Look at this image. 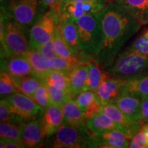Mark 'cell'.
I'll list each match as a JSON object with an SVG mask.
<instances>
[{"label": "cell", "instance_id": "6da1fadb", "mask_svg": "<svg viewBox=\"0 0 148 148\" xmlns=\"http://www.w3.org/2000/svg\"><path fill=\"white\" fill-rule=\"evenodd\" d=\"M103 32V44L94 59L104 69L112 64L130 38L139 30L141 24L113 1H108L98 12Z\"/></svg>", "mask_w": 148, "mask_h": 148}, {"label": "cell", "instance_id": "7a4b0ae2", "mask_svg": "<svg viewBox=\"0 0 148 148\" xmlns=\"http://www.w3.org/2000/svg\"><path fill=\"white\" fill-rule=\"evenodd\" d=\"M77 27L81 58L95 59L103 44V32L97 13L86 14L74 21Z\"/></svg>", "mask_w": 148, "mask_h": 148}, {"label": "cell", "instance_id": "3957f363", "mask_svg": "<svg viewBox=\"0 0 148 148\" xmlns=\"http://www.w3.org/2000/svg\"><path fill=\"white\" fill-rule=\"evenodd\" d=\"M49 7L42 0H5L1 2V11L14 20L24 29L29 30Z\"/></svg>", "mask_w": 148, "mask_h": 148}, {"label": "cell", "instance_id": "277c9868", "mask_svg": "<svg viewBox=\"0 0 148 148\" xmlns=\"http://www.w3.org/2000/svg\"><path fill=\"white\" fill-rule=\"evenodd\" d=\"M21 25L1 11L0 40L1 58L23 54L28 50L29 40Z\"/></svg>", "mask_w": 148, "mask_h": 148}, {"label": "cell", "instance_id": "5b68a950", "mask_svg": "<svg viewBox=\"0 0 148 148\" xmlns=\"http://www.w3.org/2000/svg\"><path fill=\"white\" fill-rule=\"evenodd\" d=\"M103 70L109 76L125 80L148 73V58L126 48Z\"/></svg>", "mask_w": 148, "mask_h": 148}, {"label": "cell", "instance_id": "8992f818", "mask_svg": "<svg viewBox=\"0 0 148 148\" xmlns=\"http://www.w3.org/2000/svg\"><path fill=\"white\" fill-rule=\"evenodd\" d=\"M93 135L86 124L81 127H75L63 123L56 132L49 136L46 147L63 148L92 147Z\"/></svg>", "mask_w": 148, "mask_h": 148}, {"label": "cell", "instance_id": "52a82bcc", "mask_svg": "<svg viewBox=\"0 0 148 148\" xmlns=\"http://www.w3.org/2000/svg\"><path fill=\"white\" fill-rule=\"evenodd\" d=\"M60 16L58 7H50L29 30V46L37 49L45 42L53 39L60 25Z\"/></svg>", "mask_w": 148, "mask_h": 148}, {"label": "cell", "instance_id": "ba28073f", "mask_svg": "<svg viewBox=\"0 0 148 148\" xmlns=\"http://www.w3.org/2000/svg\"><path fill=\"white\" fill-rule=\"evenodd\" d=\"M5 98L11 111L19 116L24 122L41 116L44 109L29 96L16 92Z\"/></svg>", "mask_w": 148, "mask_h": 148}, {"label": "cell", "instance_id": "9c48e42d", "mask_svg": "<svg viewBox=\"0 0 148 148\" xmlns=\"http://www.w3.org/2000/svg\"><path fill=\"white\" fill-rule=\"evenodd\" d=\"M108 1L106 0H91L86 1H62L58 6L60 18L75 21L82 16L95 14L102 10Z\"/></svg>", "mask_w": 148, "mask_h": 148}, {"label": "cell", "instance_id": "30bf717a", "mask_svg": "<svg viewBox=\"0 0 148 148\" xmlns=\"http://www.w3.org/2000/svg\"><path fill=\"white\" fill-rule=\"evenodd\" d=\"M101 112H104L121 127L123 133L130 139L141 129L140 123L133 121L129 119L114 103L103 105Z\"/></svg>", "mask_w": 148, "mask_h": 148}, {"label": "cell", "instance_id": "8fae6325", "mask_svg": "<svg viewBox=\"0 0 148 148\" xmlns=\"http://www.w3.org/2000/svg\"><path fill=\"white\" fill-rule=\"evenodd\" d=\"M1 71L7 72L14 79L34 75L32 66L24 54L1 58Z\"/></svg>", "mask_w": 148, "mask_h": 148}, {"label": "cell", "instance_id": "7c38bea8", "mask_svg": "<svg viewBox=\"0 0 148 148\" xmlns=\"http://www.w3.org/2000/svg\"><path fill=\"white\" fill-rule=\"evenodd\" d=\"M123 80L109 76L103 71L102 79L96 93L97 94L102 104L113 103L119 96L121 95V90Z\"/></svg>", "mask_w": 148, "mask_h": 148}, {"label": "cell", "instance_id": "4fadbf2b", "mask_svg": "<svg viewBox=\"0 0 148 148\" xmlns=\"http://www.w3.org/2000/svg\"><path fill=\"white\" fill-rule=\"evenodd\" d=\"M64 123L62 108L51 104L45 109L41 117L40 125L45 137L52 136Z\"/></svg>", "mask_w": 148, "mask_h": 148}, {"label": "cell", "instance_id": "5bb4252c", "mask_svg": "<svg viewBox=\"0 0 148 148\" xmlns=\"http://www.w3.org/2000/svg\"><path fill=\"white\" fill-rule=\"evenodd\" d=\"M84 112L85 119H90L95 114L101 112L102 104L95 91L90 90H82L75 97L74 99Z\"/></svg>", "mask_w": 148, "mask_h": 148}, {"label": "cell", "instance_id": "9a60e30c", "mask_svg": "<svg viewBox=\"0 0 148 148\" xmlns=\"http://www.w3.org/2000/svg\"><path fill=\"white\" fill-rule=\"evenodd\" d=\"M130 138L119 130H109L97 136H93L92 147H129Z\"/></svg>", "mask_w": 148, "mask_h": 148}, {"label": "cell", "instance_id": "2e32d148", "mask_svg": "<svg viewBox=\"0 0 148 148\" xmlns=\"http://www.w3.org/2000/svg\"><path fill=\"white\" fill-rule=\"evenodd\" d=\"M113 103L129 119L141 123V99L140 98L133 95H121Z\"/></svg>", "mask_w": 148, "mask_h": 148}, {"label": "cell", "instance_id": "e0dca14e", "mask_svg": "<svg viewBox=\"0 0 148 148\" xmlns=\"http://www.w3.org/2000/svg\"><path fill=\"white\" fill-rule=\"evenodd\" d=\"M42 133L40 119H36L24 123L22 132V143L25 147H38L45 138Z\"/></svg>", "mask_w": 148, "mask_h": 148}, {"label": "cell", "instance_id": "ac0fdd59", "mask_svg": "<svg viewBox=\"0 0 148 148\" xmlns=\"http://www.w3.org/2000/svg\"><path fill=\"white\" fill-rule=\"evenodd\" d=\"M85 122L94 136H99L109 130H119L123 132L121 127L103 112H99L92 117L86 119Z\"/></svg>", "mask_w": 148, "mask_h": 148}, {"label": "cell", "instance_id": "d6986e66", "mask_svg": "<svg viewBox=\"0 0 148 148\" xmlns=\"http://www.w3.org/2000/svg\"><path fill=\"white\" fill-rule=\"evenodd\" d=\"M121 95H130L140 98L148 97V73L123 80Z\"/></svg>", "mask_w": 148, "mask_h": 148}, {"label": "cell", "instance_id": "ffe728a7", "mask_svg": "<svg viewBox=\"0 0 148 148\" xmlns=\"http://www.w3.org/2000/svg\"><path fill=\"white\" fill-rule=\"evenodd\" d=\"M141 25L148 24V0H112Z\"/></svg>", "mask_w": 148, "mask_h": 148}, {"label": "cell", "instance_id": "44dd1931", "mask_svg": "<svg viewBox=\"0 0 148 148\" xmlns=\"http://www.w3.org/2000/svg\"><path fill=\"white\" fill-rule=\"evenodd\" d=\"M59 27L60 34L66 45L77 58L81 59L77 30L75 22L66 18H60Z\"/></svg>", "mask_w": 148, "mask_h": 148}, {"label": "cell", "instance_id": "7402d4cb", "mask_svg": "<svg viewBox=\"0 0 148 148\" xmlns=\"http://www.w3.org/2000/svg\"><path fill=\"white\" fill-rule=\"evenodd\" d=\"M64 115V123L75 127L86 125L84 112L77 106L75 100L71 98L61 107Z\"/></svg>", "mask_w": 148, "mask_h": 148}, {"label": "cell", "instance_id": "603a6c76", "mask_svg": "<svg viewBox=\"0 0 148 148\" xmlns=\"http://www.w3.org/2000/svg\"><path fill=\"white\" fill-rule=\"evenodd\" d=\"M88 69H89L88 63V64H82L75 66L71 71L66 73L69 78L72 94L74 97L84 89V84L88 77Z\"/></svg>", "mask_w": 148, "mask_h": 148}, {"label": "cell", "instance_id": "cb8c5ba5", "mask_svg": "<svg viewBox=\"0 0 148 148\" xmlns=\"http://www.w3.org/2000/svg\"><path fill=\"white\" fill-rule=\"evenodd\" d=\"M24 55L26 56L27 60L32 66L34 74L43 80L50 71L47 66V60L42 56L37 49L29 48Z\"/></svg>", "mask_w": 148, "mask_h": 148}, {"label": "cell", "instance_id": "d4e9b609", "mask_svg": "<svg viewBox=\"0 0 148 148\" xmlns=\"http://www.w3.org/2000/svg\"><path fill=\"white\" fill-rule=\"evenodd\" d=\"M83 61L76 57L73 58H63L61 56L53 57L47 59L46 61L47 66L49 70H56L68 73L75 66L84 64Z\"/></svg>", "mask_w": 148, "mask_h": 148}, {"label": "cell", "instance_id": "484cf974", "mask_svg": "<svg viewBox=\"0 0 148 148\" xmlns=\"http://www.w3.org/2000/svg\"><path fill=\"white\" fill-rule=\"evenodd\" d=\"M14 79V78H13ZM18 92L32 97L43 80L35 75H29L19 78L14 79Z\"/></svg>", "mask_w": 148, "mask_h": 148}, {"label": "cell", "instance_id": "4316f807", "mask_svg": "<svg viewBox=\"0 0 148 148\" xmlns=\"http://www.w3.org/2000/svg\"><path fill=\"white\" fill-rule=\"evenodd\" d=\"M43 81L45 84L69 92L74 98L71 87H70L69 78H68L67 74L65 72L56 71V70H50Z\"/></svg>", "mask_w": 148, "mask_h": 148}, {"label": "cell", "instance_id": "83f0119b", "mask_svg": "<svg viewBox=\"0 0 148 148\" xmlns=\"http://www.w3.org/2000/svg\"><path fill=\"white\" fill-rule=\"evenodd\" d=\"M88 66L89 69H88V77L83 90H90L96 91L102 79L103 72L101 71L99 64L95 60L90 61L88 62Z\"/></svg>", "mask_w": 148, "mask_h": 148}, {"label": "cell", "instance_id": "f1b7e54d", "mask_svg": "<svg viewBox=\"0 0 148 148\" xmlns=\"http://www.w3.org/2000/svg\"><path fill=\"white\" fill-rule=\"evenodd\" d=\"M24 123L1 122L0 136L1 138H10L22 142V132Z\"/></svg>", "mask_w": 148, "mask_h": 148}, {"label": "cell", "instance_id": "f546056e", "mask_svg": "<svg viewBox=\"0 0 148 148\" xmlns=\"http://www.w3.org/2000/svg\"><path fill=\"white\" fill-rule=\"evenodd\" d=\"M18 92L14 83L13 77L7 72L1 71L0 73V95L1 98Z\"/></svg>", "mask_w": 148, "mask_h": 148}, {"label": "cell", "instance_id": "4dcf8cb0", "mask_svg": "<svg viewBox=\"0 0 148 148\" xmlns=\"http://www.w3.org/2000/svg\"><path fill=\"white\" fill-rule=\"evenodd\" d=\"M46 85H47L48 92H49L51 104L61 108L69 99L71 98L73 99L72 95L69 92L58 89L49 84H46Z\"/></svg>", "mask_w": 148, "mask_h": 148}, {"label": "cell", "instance_id": "1f68e13d", "mask_svg": "<svg viewBox=\"0 0 148 148\" xmlns=\"http://www.w3.org/2000/svg\"><path fill=\"white\" fill-rule=\"evenodd\" d=\"M53 42L55 51L58 56L63 57V58H73V57H76L74 55V53L72 52L70 48L68 47V45H66L65 41L64 40L63 38L62 37V35L60 34V27H59L58 29H57L56 32L54 36H53Z\"/></svg>", "mask_w": 148, "mask_h": 148}, {"label": "cell", "instance_id": "d6a6232c", "mask_svg": "<svg viewBox=\"0 0 148 148\" xmlns=\"http://www.w3.org/2000/svg\"><path fill=\"white\" fill-rule=\"evenodd\" d=\"M127 49L140 53L148 58V29L136 37Z\"/></svg>", "mask_w": 148, "mask_h": 148}, {"label": "cell", "instance_id": "836d02e7", "mask_svg": "<svg viewBox=\"0 0 148 148\" xmlns=\"http://www.w3.org/2000/svg\"><path fill=\"white\" fill-rule=\"evenodd\" d=\"M0 121L11 123H24L19 116L14 114L10 110L5 98L0 101Z\"/></svg>", "mask_w": 148, "mask_h": 148}, {"label": "cell", "instance_id": "e575fe53", "mask_svg": "<svg viewBox=\"0 0 148 148\" xmlns=\"http://www.w3.org/2000/svg\"><path fill=\"white\" fill-rule=\"evenodd\" d=\"M31 98L44 110L47 108L49 105H51L49 92H48L47 85L44 82V81Z\"/></svg>", "mask_w": 148, "mask_h": 148}, {"label": "cell", "instance_id": "d590c367", "mask_svg": "<svg viewBox=\"0 0 148 148\" xmlns=\"http://www.w3.org/2000/svg\"><path fill=\"white\" fill-rule=\"evenodd\" d=\"M129 147L130 148H147L148 139L141 129L136 132L130 140Z\"/></svg>", "mask_w": 148, "mask_h": 148}, {"label": "cell", "instance_id": "8d00e7d4", "mask_svg": "<svg viewBox=\"0 0 148 148\" xmlns=\"http://www.w3.org/2000/svg\"><path fill=\"white\" fill-rule=\"evenodd\" d=\"M38 51L41 53L42 56L45 58L46 60L47 59L53 58V57L57 56V53L56 52L54 46H53V39L49 41L45 42L40 46L37 48Z\"/></svg>", "mask_w": 148, "mask_h": 148}, {"label": "cell", "instance_id": "74e56055", "mask_svg": "<svg viewBox=\"0 0 148 148\" xmlns=\"http://www.w3.org/2000/svg\"><path fill=\"white\" fill-rule=\"evenodd\" d=\"M0 147L1 148H24L25 145L21 141L10 139V138H0Z\"/></svg>", "mask_w": 148, "mask_h": 148}, {"label": "cell", "instance_id": "f35d334b", "mask_svg": "<svg viewBox=\"0 0 148 148\" xmlns=\"http://www.w3.org/2000/svg\"><path fill=\"white\" fill-rule=\"evenodd\" d=\"M142 122L148 123V97L141 99Z\"/></svg>", "mask_w": 148, "mask_h": 148}, {"label": "cell", "instance_id": "ab89813d", "mask_svg": "<svg viewBox=\"0 0 148 148\" xmlns=\"http://www.w3.org/2000/svg\"><path fill=\"white\" fill-rule=\"evenodd\" d=\"M62 0H42L44 3L49 8L50 7H58Z\"/></svg>", "mask_w": 148, "mask_h": 148}, {"label": "cell", "instance_id": "60d3db41", "mask_svg": "<svg viewBox=\"0 0 148 148\" xmlns=\"http://www.w3.org/2000/svg\"><path fill=\"white\" fill-rule=\"evenodd\" d=\"M141 130L143 131V132L145 133V136H147L148 139V123H145V124L142 125Z\"/></svg>", "mask_w": 148, "mask_h": 148}, {"label": "cell", "instance_id": "b9f144b4", "mask_svg": "<svg viewBox=\"0 0 148 148\" xmlns=\"http://www.w3.org/2000/svg\"><path fill=\"white\" fill-rule=\"evenodd\" d=\"M63 1V0H62ZM64 1H91V0H64Z\"/></svg>", "mask_w": 148, "mask_h": 148}, {"label": "cell", "instance_id": "7bdbcfd3", "mask_svg": "<svg viewBox=\"0 0 148 148\" xmlns=\"http://www.w3.org/2000/svg\"><path fill=\"white\" fill-rule=\"evenodd\" d=\"M106 1H112V0H106Z\"/></svg>", "mask_w": 148, "mask_h": 148}, {"label": "cell", "instance_id": "ee69618b", "mask_svg": "<svg viewBox=\"0 0 148 148\" xmlns=\"http://www.w3.org/2000/svg\"><path fill=\"white\" fill-rule=\"evenodd\" d=\"M5 1V0H1V2H2V1Z\"/></svg>", "mask_w": 148, "mask_h": 148}]
</instances>
